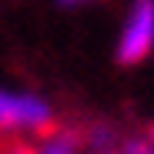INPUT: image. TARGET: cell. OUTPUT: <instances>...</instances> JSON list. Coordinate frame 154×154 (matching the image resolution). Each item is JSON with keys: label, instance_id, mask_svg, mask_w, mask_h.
Here are the masks:
<instances>
[{"label": "cell", "instance_id": "5b68a950", "mask_svg": "<svg viewBox=\"0 0 154 154\" xmlns=\"http://www.w3.org/2000/svg\"><path fill=\"white\" fill-rule=\"evenodd\" d=\"M151 137H154V131H151Z\"/></svg>", "mask_w": 154, "mask_h": 154}, {"label": "cell", "instance_id": "3957f363", "mask_svg": "<svg viewBox=\"0 0 154 154\" xmlns=\"http://www.w3.org/2000/svg\"><path fill=\"white\" fill-rule=\"evenodd\" d=\"M60 141H44V151H50V154H54V151H74V141H67L70 134H57Z\"/></svg>", "mask_w": 154, "mask_h": 154}, {"label": "cell", "instance_id": "7a4b0ae2", "mask_svg": "<svg viewBox=\"0 0 154 154\" xmlns=\"http://www.w3.org/2000/svg\"><path fill=\"white\" fill-rule=\"evenodd\" d=\"M50 121V107L37 97H14L0 91V127H27L37 131Z\"/></svg>", "mask_w": 154, "mask_h": 154}, {"label": "cell", "instance_id": "6da1fadb", "mask_svg": "<svg viewBox=\"0 0 154 154\" xmlns=\"http://www.w3.org/2000/svg\"><path fill=\"white\" fill-rule=\"evenodd\" d=\"M154 47V0H137L134 10L124 20V34L117 44V60L121 64H137L147 57Z\"/></svg>", "mask_w": 154, "mask_h": 154}, {"label": "cell", "instance_id": "277c9868", "mask_svg": "<svg viewBox=\"0 0 154 154\" xmlns=\"http://www.w3.org/2000/svg\"><path fill=\"white\" fill-rule=\"evenodd\" d=\"M60 4H64V7H70V4H84V0H60Z\"/></svg>", "mask_w": 154, "mask_h": 154}]
</instances>
